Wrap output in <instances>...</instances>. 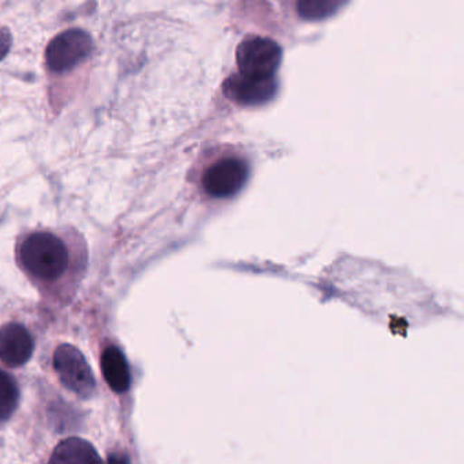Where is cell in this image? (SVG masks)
<instances>
[{"label": "cell", "instance_id": "obj_1", "mask_svg": "<svg viewBox=\"0 0 464 464\" xmlns=\"http://www.w3.org/2000/svg\"><path fill=\"white\" fill-rule=\"evenodd\" d=\"M20 259L24 268L34 278L56 281L69 267V249L58 236L36 232L21 244Z\"/></svg>", "mask_w": 464, "mask_h": 464}, {"label": "cell", "instance_id": "obj_2", "mask_svg": "<svg viewBox=\"0 0 464 464\" xmlns=\"http://www.w3.org/2000/svg\"><path fill=\"white\" fill-rule=\"evenodd\" d=\"M236 61L241 77L273 80L282 62V48L267 37H246L238 45Z\"/></svg>", "mask_w": 464, "mask_h": 464}, {"label": "cell", "instance_id": "obj_3", "mask_svg": "<svg viewBox=\"0 0 464 464\" xmlns=\"http://www.w3.org/2000/svg\"><path fill=\"white\" fill-rule=\"evenodd\" d=\"M93 40L81 29H70L56 36L45 51L48 67L55 72H66L80 66L91 56Z\"/></svg>", "mask_w": 464, "mask_h": 464}, {"label": "cell", "instance_id": "obj_4", "mask_svg": "<svg viewBox=\"0 0 464 464\" xmlns=\"http://www.w3.org/2000/svg\"><path fill=\"white\" fill-rule=\"evenodd\" d=\"M53 365L64 387L82 398H91L96 380L82 353L72 344H62L53 355Z\"/></svg>", "mask_w": 464, "mask_h": 464}, {"label": "cell", "instance_id": "obj_5", "mask_svg": "<svg viewBox=\"0 0 464 464\" xmlns=\"http://www.w3.org/2000/svg\"><path fill=\"white\" fill-rule=\"evenodd\" d=\"M249 165L238 157H225L214 162L203 175L206 194L217 199L235 197L246 186Z\"/></svg>", "mask_w": 464, "mask_h": 464}, {"label": "cell", "instance_id": "obj_6", "mask_svg": "<svg viewBox=\"0 0 464 464\" xmlns=\"http://www.w3.org/2000/svg\"><path fill=\"white\" fill-rule=\"evenodd\" d=\"M278 83L273 80H251L240 74L230 75L224 83V92L230 100L241 105H262L276 96Z\"/></svg>", "mask_w": 464, "mask_h": 464}, {"label": "cell", "instance_id": "obj_7", "mask_svg": "<svg viewBox=\"0 0 464 464\" xmlns=\"http://www.w3.org/2000/svg\"><path fill=\"white\" fill-rule=\"evenodd\" d=\"M34 343L29 331L17 323L0 328V361L9 366L24 365L34 354Z\"/></svg>", "mask_w": 464, "mask_h": 464}, {"label": "cell", "instance_id": "obj_8", "mask_svg": "<svg viewBox=\"0 0 464 464\" xmlns=\"http://www.w3.org/2000/svg\"><path fill=\"white\" fill-rule=\"evenodd\" d=\"M102 371L111 390L118 393L126 392L131 385L129 362L121 349L107 347L102 355Z\"/></svg>", "mask_w": 464, "mask_h": 464}, {"label": "cell", "instance_id": "obj_9", "mask_svg": "<svg viewBox=\"0 0 464 464\" xmlns=\"http://www.w3.org/2000/svg\"><path fill=\"white\" fill-rule=\"evenodd\" d=\"M50 464H102V461L91 442L72 437L55 448Z\"/></svg>", "mask_w": 464, "mask_h": 464}, {"label": "cell", "instance_id": "obj_10", "mask_svg": "<svg viewBox=\"0 0 464 464\" xmlns=\"http://www.w3.org/2000/svg\"><path fill=\"white\" fill-rule=\"evenodd\" d=\"M20 401L17 382L6 372L0 371V420L12 417Z\"/></svg>", "mask_w": 464, "mask_h": 464}, {"label": "cell", "instance_id": "obj_11", "mask_svg": "<svg viewBox=\"0 0 464 464\" xmlns=\"http://www.w3.org/2000/svg\"><path fill=\"white\" fill-rule=\"evenodd\" d=\"M342 6L343 4L336 0H301L297 4V12L304 20H324Z\"/></svg>", "mask_w": 464, "mask_h": 464}, {"label": "cell", "instance_id": "obj_12", "mask_svg": "<svg viewBox=\"0 0 464 464\" xmlns=\"http://www.w3.org/2000/svg\"><path fill=\"white\" fill-rule=\"evenodd\" d=\"M12 34H10L9 29L0 28V61L6 58L10 48H12Z\"/></svg>", "mask_w": 464, "mask_h": 464}, {"label": "cell", "instance_id": "obj_13", "mask_svg": "<svg viewBox=\"0 0 464 464\" xmlns=\"http://www.w3.org/2000/svg\"><path fill=\"white\" fill-rule=\"evenodd\" d=\"M108 464H130V458L123 452L113 453L108 458Z\"/></svg>", "mask_w": 464, "mask_h": 464}]
</instances>
